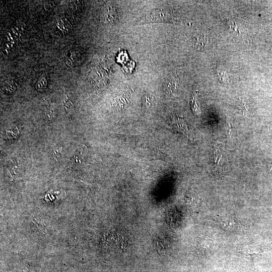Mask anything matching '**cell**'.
I'll use <instances>...</instances> for the list:
<instances>
[{"mask_svg":"<svg viewBox=\"0 0 272 272\" xmlns=\"http://www.w3.org/2000/svg\"><path fill=\"white\" fill-rule=\"evenodd\" d=\"M150 20L155 22H165L169 20L170 14L168 12L162 9L154 10L149 14Z\"/></svg>","mask_w":272,"mask_h":272,"instance_id":"obj_2","label":"cell"},{"mask_svg":"<svg viewBox=\"0 0 272 272\" xmlns=\"http://www.w3.org/2000/svg\"><path fill=\"white\" fill-rule=\"evenodd\" d=\"M207 43V38L203 35H199L195 38L194 46L197 49L203 48Z\"/></svg>","mask_w":272,"mask_h":272,"instance_id":"obj_4","label":"cell"},{"mask_svg":"<svg viewBox=\"0 0 272 272\" xmlns=\"http://www.w3.org/2000/svg\"><path fill=\"white\" fill-rule=\"evenodd\" d=\"M177 81L175 78L170 79L167 83V88L171 91L176 89L177 87Z\"/></svg>","mask_w":272,"mask_h":272,"instance_id":"obj_6","label":"cell"},{"mask_svg":"<svg viewBox=\"0 0 272 272\" xmlns=\"http://www.w3.org/2000/svg\"><path fill=\"white\" fill-rule=\"evenodd\" d=\"M190 105L192 111L196 113L198 112L199 106L196 99L193 96L191 99Z\"/></svg>","mask_w":272,"mask_h":272,"instance_id":"obj_7","label":"cell"},{"mask_svg":"<svg viewBox=\"0 0 272 272\" xmlns=\"http://www.w3.org/2000/svg\"><path fill=\"white\" fill-rule=\"evenodd\" d=\"M105 20L110 23H113L116 20V12L114 10H108L105 13Z\"/></svg>","mask_w":272,"mask_h":272,"instance_id":"obj_5","label":"cell"},{"mask_svg":"<svg viewBox=\"0 0 272 272\" xmlns=\"http://www.w3.org/2000/svg\"><path fill=\"white\" fill-rule=\"evenodd\" d=\"M87 153V148L86 146L82 145L78 147L75 151L73 157L72 162L74 165L81 164L84 157Z\"/></svg>","mask_w":272,"mask_h":272,"instance_id":"obj_3","label":"cell"},{"mask_svg":"<svg viewBox=\"0 0 272 272\" xmlns=\"http://www.w3.org/2000/svg\"><path fill=\"white\" fill-rule=\"evenodd\" d=\"M54 153L55 154V155L56 157L60 156V151H59V149H56L54 151Z\"/></svg>","mask_w":272,"mask_h":272,"instance_id":"obj_8","label":"cell"},{"mask_svg":"<svg viewBox=\"0 0 272 272\" xmlns=\"http://www.w3.org/2000/svg\"><path fill=\"white\" fill-rule=\"evenodd\" d=\"M171 126L176 131L188 135V128L184 119L176 115L171 118Z\"/></svg>","mask_w":272,"mask_h":272,"instance_id":"obj_1","label":"cell"}]
</instances>
